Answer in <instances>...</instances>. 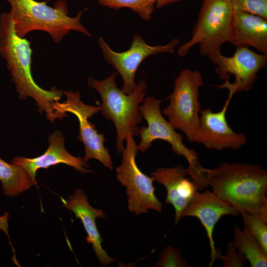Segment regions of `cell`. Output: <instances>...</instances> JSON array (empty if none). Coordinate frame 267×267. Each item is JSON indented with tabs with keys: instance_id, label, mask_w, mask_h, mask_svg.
I'll use <instances>...</instances> for the list:
<instances>
[{
	"instance_id": "cell-10",
	"label": "cell",
	"mask_w": 267,
	"mask_h": 267,
	"mask_svg": "<svg viewBox=\"0 0 267 267\" xmlns=\"http://www.w3.org/2000/svg\"><path fill=\"white\" fill-rule=\"evenodd\" d=\"M66 100L56 102L54 108L63 117L67 112L75 115L79 123V134L78 139L84 144L85 155L83 159L87 162L90 159L98 160L112 171L113 163L109 150L104 146L106 139L103 134H100L94 124L89 121L95 114L100 111V106L85 104L81 100L79 91H63Z\"/></svg>"
},
{
	"instance_id": "cell-6",
	"label": "cell",
	"mask_w": 267,
	"mask_h": 267,
	"mask_svg": "<svg viewBox=\"0 0 267 267\" xmlns=\"http://www.w3.org/2000/svg\"><path fill=\"white\" fill-rule=\"evenodd\" d=\"M202 84L199 71L182 70L175 79L174 90L168 97L169 104L163 111L172 126L182 131L190 142L198 141L201 110L199 89Z\"/></svg>"
},
{
	"instance_id": "cell-21",
	"label": "cell",
	"mask_w": 267,
	"mask_h": 267,
	"mask_svg": "<svg viewBox=\"0 0 267 267\" xmlns=\"http://www.w3.org/2000/svg\"><path fill=\"white\" fill-rule=\"evenodd\" d=\"M241 215L244 228L257 240L267 254V222L255 215L245 213Z\"/></svg>"
},
{
	"instance_id": "cell-2",
	"label": "cell",
	"mask_w": 267,
	"mask_h": 267,
	"mask_svg": "<svg viewBox=\"0 0 267 267\" xmlns=\"http://www.w3.org/2000/svg\"><path fill=\"white\" fill-rule=\"evenodd\" d=\"M31 42L19 37L15 33L14 23L9 12L0 16V55L7 62L16 89L21 99L33 98L41 113L44 111L47 118L53 122L63 117L54 108L63 91L53 87L47 90L40 87L34 81L31 73Z\"/></svg>"
},
{
	"instance_id": "cell-1",
	"label": "cell",
	"mask_w": 267,
	"mask_h": 267,
	"mask_svg": "<svg viewBox=\"0 0 267 267\" xmlns=\"http://www.w3.org/2000/svg\"><path fill=\"white\" fill-rule=\"evenodd\" d=\"M207 187L240 214L255 215L267 222V172L258 165L222 163L204 169Z\"/></svg>"
},
{
	"instance_id": "cell-8",
	"label": "cell",
	"mask_w": 267,
	"mask_h": 267,
	"mask_svg": "<svg viewBox=\"0 0 267 267\" xmlns=\"http://www.w3.org/2000/svg\"><path fill=\"white\" fill-rule=\"evenodd\" d=\"M126 140L122 163L116 170L117 179L126 188L129 210L136 215L145 214L150 209L161 212L162 203L155 196L153 179L143 173L136 163L137 145L131 134Z\"/></svg>"
},
{
	"instance_id": "cell-19",
	"label": "cell",
	"mask_w": 267,
	"mask_h": 267,
	"mask_svg": "<svg viewBox=\"0 0 267 267\" xmlns=\"http://www.w3.org/2000/svg\"><path fill=\"white\" fill-rule=\"evenodd\" d=\"M231 242L245 256L251 267H267V254L245 228L241 230L235 225L233 229V240Z\"/></svg>"
},
{
	"instance_id": "cell-18",
	"label": "cell",
	"mask_w": 267,
	"mask_h": 267,
	"mask_svg": "<svg viewBox=\"0 0 267 267\" xmlns=\"http://www.w3.org/2000/svg\"><path fill=\"white\" fill-rule=\"evenodd\" d=\"M0 180L3 192L7 196H18L37 183L22 167L0 158Z\"/></svg>"
},
{
	"instance_id": "cell-12",
	"label": "cell",
	"mask_w": 267,
	"mask_h": 267,
	"mask_svg": "<svg viewBox=\"0 0 267 267\" xmlns=\"http://www.w3.org/2000/svg\"><path fill=\"white\" fill-rule=\"evenodd\" d=\"M231 98L228 96L219 112H212L210 108L200 110L197 143L208 149L218 151L226 148L238 149L246 143L245 135L234 132L226 120V112Z\"/></svg>"
},
{
	"instance_id": "cell-9",
	"label": "cell",
	"mask_w": 267,
	"mask_h": 267,
	"mask_svg": "<svg viewBox=\"0 0 267 267\" xmlns=\"http://www.w3.org/2000/svg\"><path fill=\"white\" fill-rule=\"evenodd\" d=\"M212 62L216 65V72L219 77L225 80L220 89H226L228 96L232 98L239 91H249L258 78V73L266 66L267 54H258L247 47H237L232 56L222 53L216 56Z\"/></svg>"
},
{
	"instance_id": "cell-7",
	"label": "cell",
	"mask_w": 267,
	"mask_h": 267,
	"mask_svg": "<svg viewBox=\"0 0 267 267\" xmlns=\"http://www.w3.org/2000/svg\"><path fill=\"white\" fill-rule=\"evenodd\" d=\"M161 102V100L154 97H147L139 107L142 117L147 123V127H143L139 130L141 140L137 145L138 149L141 152L145 151L156 139L168 142L175 154L183 156L187 160L188 176L197 184H200L204 179V172L203 167L198 162L197 153L184 145L182 135L177 132L163 117L160 109Z\"/></svg>"
},
{
	"instance_id": "cell-14",
	"label": "cell",
	"mask_w": 267,
	"mask_h": 267,
	"mask_svg": "<svg viewBox=\"0 0 267 267\" xmlns=\"http://www.w3.org/2000/svg\"><path fill=\"white\" fill-rule=\"evenodd\" d=\"M151 178L163 185L167 190L166 203L173 206L175 211V223L178 224L181 215L199 190L188 176L186 169L181 165L172 168H160L151 173Z\"/></svg>"
},
{
	"instance_id": "cell-25",
	"label": "cell",
	"mask_w": 267,
	"mask_h": 267,
	"mask_svg": "<svg viewBox=\"0 0 267 267\" xmlns=\"http://www.w3.org/2000/svg\"><path fill=\"white\" fill-rule=\"evenodd\" d=\"M180 0H156V7L160 8L170 4L178 2Z\"/></svg>"
},
{
	"instance_id": "cell-22",
	"label": "cell",
	"mask_w": 267,
	"mask_h": 267,
	"mask_svg": "<svg viewBox=\"0 0 267 267\" xmlns=\"http://www.w3.org/2000/svg\"><path fill=\"white\" fill-rule=\"evenodd\" d=\"M187 260L183 257L181 252L172 245L165 247L159 256V259L154 267H188Z\"/></svg>"
},
{
	"instance_id": "cell-23",
	"label": "cell",
	"mask_w": 267,
	"mask_h": 267,
	"mask_svg": "<svg viewBox=\"0 0 267 267\" xmlns=\"http://www.w3.org/2000/svg\"><path fill=\"white\" fill-rule=\"evenodd\" d=\"M234 10L267 19V0H230Z\"/></svg>"
},
{
	"instance_id": "cell-4",
	"label": "cell",
	"mask_w": 267,
	"mask_h": 267,
	"mask_svg": "<svg viewBox=\"0 0 267 267\" xmlns=\"http://www.w3.org/2000/svg\"><path fill=\"white\" fill-rule=\"evenodd\" d=\"M117 74L114 72L101 81L89 78L88 84L99 92L102 100L100 111L105 119L112 121L116 127V149L118 153H121L128 135L134 136L139 134L138 125L142 118L139 107L143 101L146 84L144 81H140L134 91L127 94L117 87L115 81Z\"/></svg>"
},
{
	"instance_id": "cell-3",
	"label": "cell",
	"mask_w": 267,
	"mask_h": 267,
	"mask_svg": "<svg viewBox=\"0 0 267 267\" xmlns=\"http://www.w3.org/2000/svg\"><path fill=\"white\" fill-rule=\"evenodd\" d=\"M10 5L9 12L16 34L21 38L30 32L43 31L49 34L53 41L58 44L70 31H76L91 37L82 24L80 19L84 10L74 17L68 16L65 1H57L54 7L45 2L35 0H6Z\"/></svg>"
},
{
	"instance_id": "cell-16",
	"label": "cell",
	"mask_w": 267,
	"mask_h": 267,
	"mask_svg": "<svg viewBox=\"0 0 267 267\" xmlns=\"http://www.w3.org/2000/svg\"><path fill=\"white\" fill-rule=\"evenodd\" d=\"M63 206L72 211L80 219L87 233V241L92 245L93 250L101 264L105 267L114 262L102 246L103 241L96 224V219H104L105 214L101 209L92 207L88 197L81 189H77L67 200L61 198Z\"/></svg>"
},
{
	"instance_id": "cell-11",
	"label": "cell",
	"mask_w": 267,
	"mask_h": 267,
	"mask_svg": "<svg viewBox=\"0 0 267 267\" xmlns=\"http://www.w3.org/2000/svg\"><path fill=\"white\" fill-rule=\"evenodd\" d=\"M105 59L116 69L123 81L122 90L127 94H132L136 84L135 82L136 72L142 61L148 56L159 53H173L175 47L179 44L175 39L164 45L151 46L148 44L138 34L133 37L129 49L123 52H116L102 38L98 40Z\"/></svg>"
},
{
	"instance_id": "cell-15",
	"label": "cell",
	"mask_w": 267,
	"mask_h": 267,
	"mask_svg": "<svg viewBox=\"0 0 267 267\" xmlns=\"http://www.w3.org/2000/svg\"><path fill=\"white\" fill-rule=\"evenodd\" d=\"M49 146L41 155L33 158L17 157L11 163L24 168L32 178L36 180V172L41 168L47 169L58 164H64L75 168L82 173H90L89 165L83 158L70 154L64 145L65 139L59 131H55L48 138Z\"/></svg>"
},
{
	"instance_id": "cell-24",
	"label": "cell",
	"mask_w": 267,
	"mask_h": 267,
	"mask_svg": "<svg viewBox=\"0 0 267 267\" xmlns=\"http://www.w3.org/2000/svg\"><path fill=\"white\" fill-rule=\"evenodd\" d=\"M219 259L222 260L224 267H242L247 261L245 256L231 242L227 246L226 254L220 255Z\"/></svg>"
},
{
	"instance_id": "cell-20",
	"label": "cell",
	"mask_w": 267,
	"mask_h": 267,
	"mask_svg": "<svg viewBox=\"0 0 267 267\" xmlns=\"http://www.w3.org/2000/svg\"><path fill=\"white\" fill-rule=\"evenodd\" d=\"M101 5L111 9L129 8L137 13L145 21L151 19L156 0H97Z\"/></svg>"
},
{
	"instance_id": "cell-17",
	"label": "cell",
	"mask_w": 267,
	"mask_h": 267,
	"mask_svg": "<svg viewBox=\"0 0 267 267\" xmlns=\"http://www.w3.org/2000/svg\"><path fill=\"white\" fill-rule=\"evenodd\" d=\"M229 43L237 47L251 46L267 54V19L234 10Z\"/></svg>"
},
{
	"instance_id": "cell-5",
	"label": "cell",
	"mask_w": 267,
	"mask_h": 267,
	"mask_svg": "<svg viewBox=\"0 0 267 267\" xmlns=\"http://www.w3.org/2000/svg\"><path fill=\"white\" fill-rule=\"evenodd\" d=\"M234 9L230 0H203L191 39L179 46L178 54L184 56L198 44L200 53L212 62L221 54V47L232 37Z\"/></svg>"
},
{
	"instance_id": "cell-13",
	"label": "cell",
	"mask_w": 267,
	"mask_h": 267,
	"mask_svg": "<svg viewBox=\"0 0 267 267\" xmlns=\"http://www.w3.org/2000/svg\"><path fill=\"white\" fill-rule=\"evenodd\" d=\"M239 212L227 203L217 196L212 191L196 192L192 199L183 212L181 218L194 217L197 218L205 228L211 249V267L219 259L220 253L215 247L213 237L216 223L225 215L237 216Z\"/></svg>"
}]
</instances>
